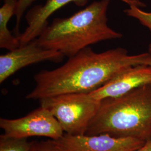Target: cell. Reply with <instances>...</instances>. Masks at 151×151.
<instances>
[{"label": "cell", "instance_id": "obj_1", "mask_svg": "<svg viewBox=\"0 0 151 151\" xmlns=\"http://www.w3.org/2000/svg\"><path fill=\"white\" fill-rule=\"evenodd\" d=\"M151 65V53L129 55L123 48L96 53L87 47L64 65L34 76L35 86L27 99L40 100L68 93H90L131 67Z\"/></svg>", "mask_w": 151, "mask_h": 151}, {"label": "cell", "instance_id": "obj_2", "mask_svg": "<svg viewBox=\"0 0 151 151\" xmlns=\"http://www.w3.org/2000/svg\"><path fill=\"white\" fill-rule=\"evenodd\" d=\"M110 2L94 1L69 17L54 19L37 38L38 43L70 58L92 44L122 38V33L108 26Z\"/></svg>", "mask_w": 151, "mask_h": 151}, {"label": "cell", "instance_id": "obj_3", "mask_svg": "<svg viewBox=\"0 0 151 151\" xmlns=\"http://www.w3.org/2000/svg\"><path fill=\"white\" fill-rule=\"evenodd\" d=\"M151 139V83L100 101L86 135Z\"/></svg>", "mask_w": 151, "mask_h": 151}, {"label": "cell", "instance_id": "obj_4", "mask_svg": "<svg viewBox=\"0 0 151 151\" xmlns=\"http://www.w3.org/2000/svg\"><path fill=\"white\" fill-rule=\"evenodd\" d=\"M39 101L58 120L65 133L73 135L86 134L100 105L89 93H64Z\"/></svg>", "mask_w": 151, "mask_h": 151}, {"label": "cell", "instance_id": "obj_5", "mask_svg": "<svg viewBox=\"0 0 151 151\" xmlns=\"http://www.w3.org/2000/svg\"><path fill=\"white\" fill-rule=\"evenodd\" d=\"M0 127L4 132L3 135L19 138L38 136L57 140L65 134L58 120L49 110L41 106L19 118H1Z\"/></svg>", "mask_w": 151, "mask_h": 151}, {"label": "cell", "instance_id": "obj_6", "mask_svg": "<svg viewBox=\"0 0 151 151\" xmlns=\"http://www.w3.org/2000/svg\"><path fill=\"white\" fill-rule=\"evenodd\" d=\"M53 140L63 151H135L146 142L105 134L73 135L65 133L60 139Z\"/></svg>", "mask_w": 151, "mask_h": 151}, {"label": "cell", "instance_id": "obj_7", "mask_svg": "<svg viewBox=\"0 0 151 151\" xmlns=\"http://www.w3.org/2000/svg\"><path fill=\"white\" fill-rule=\"evenodd\" d=\"M64 57L57 51L41 47L35 39L0 56V83L27 65L45 61L60 62Z\"/></svg>", "mask_w": 151, "mask_h": 151}, {"label": "cell", "instance_id": "obj_8", "mask_svg": "<svg viewBox=\"0 0 151 151\" xmlns=\"http://www.w3.org/2000/svg\"><path fill=\"white\" fill-rule=\"evenodd\" d=\"M151 83V65H135L122 72L89 94L96 100L101 101L120 96L137 87Z\"/></svg>", "mask_w": 151, "mask_h": 151}, {"label": "cell", "instance_id": "obj_9", "mask_svg": "<svg viewBox=\"0 0 151 151\" xmlns=\"http://www.w3.org/2000/svg\"><path fill=\"white\" fill-rule=\"evenodd\" d=\"M83 0H47L44 5H37L30 9L26 15L27 26L18 37L20 46L24 45L40 36L48 25L49 17L54 12L71 2ZM130 4L133 0H124Z\"/></svg>", "mask_w": 151, "mask_h": 151}, {"label": "cell", "instance_id": "obj_10", "mask_svg": "<svg viewBox=\"0 0 151 151\" xmlns=\"http://www.w3.org/2000/svg\"><path fill=\"white\" fill-rule=\"evenodd\" d=\"M17 2L18 0H4L0 8V47L9 51L20 46L19 38L14 36L7 27L10 19L15 15Z\"/></svg>", "mask_w": 151, "mask_h": 151}, {"label": "cell", "instance_id": "obj_11", "mask_svg": "<svg viewBox=\"0 0 151 151\" xmlns=\"http://www.w3.org/2000/svg\"><path fill=\"white\" fill-rule=\"evenodd\" d=\"M35 142H29L27 138H19L0 136V151H32Z\"/></svg>", "mask_w": 151, "mask_h": 151}, {"label": "cell", "instance_id": "obj_12", "mask_svg": "<svg viewBox=\"0 0 151 151\" xmlns=\"http://www.w3.org/2000/svg\"><path fill=\"white\" fill-rule=\"evenodd\" d=\"M129 8L124 12L128 16L135 18L151 32V12L143 11L136 5H129Z\"/></svg>", "mask_w": 151, "mask_h": 151}, {"label": "cell", "instance_id": "obj_13", "mask_svg": "<svg viewBox=\"0 0 151 151\" xmlns=\"http://www.w3.org/2000/svg\"><path fill=\"white\" fill-rule=\"evenodd\" d=\"M35 1L36 0H18L15 13V16L16 17V25L14 29V31L17 37H19L20 35L19 30L22 17L27 8L32 5V3Z\"/></svg>", "mask_w": 151, "mask_h": 151}, {"label": "cell", "instance_id": "obj_14", "mask_svg": "<svg viewBox=\"0 0 151 151\" xmlns=\"http://www.w3.org/2000/svg\"><path fill=\"white\" fill-rule=\"evenodd\" d=\"M32 151H63L55 145L52 139L35 142Z\"/></svg>", "mask_w": 151, "mask_h": 151}, {"label": "cell", "instance_id": "obj_15", "mask_svg": "<svg viewBox=\"0 0 151 151\" xmlns=\"http://www.w3.org/2000/svg\"><path fill=\"white\" fill-rule=\"evenodd\" d=\"M135 151H151V139L146 142L143 146Z\"/></svg>", "mask_w": 151, "mask_h": 151}, {"label": "cell", "instance_id": "obj_16", "mask_svg": "<svg viewBox=\"0 0 151 151\" xmlns=\"http://www.w3.org/2000/svg\"><path fill=\"white\" fill-rule=\"evenodd\" d=\"M148 52H150L151 53V43L150 45H149V48H148Z\"/></svg>", "mask_w": 151, "mask_h": 151}]
</instances>
